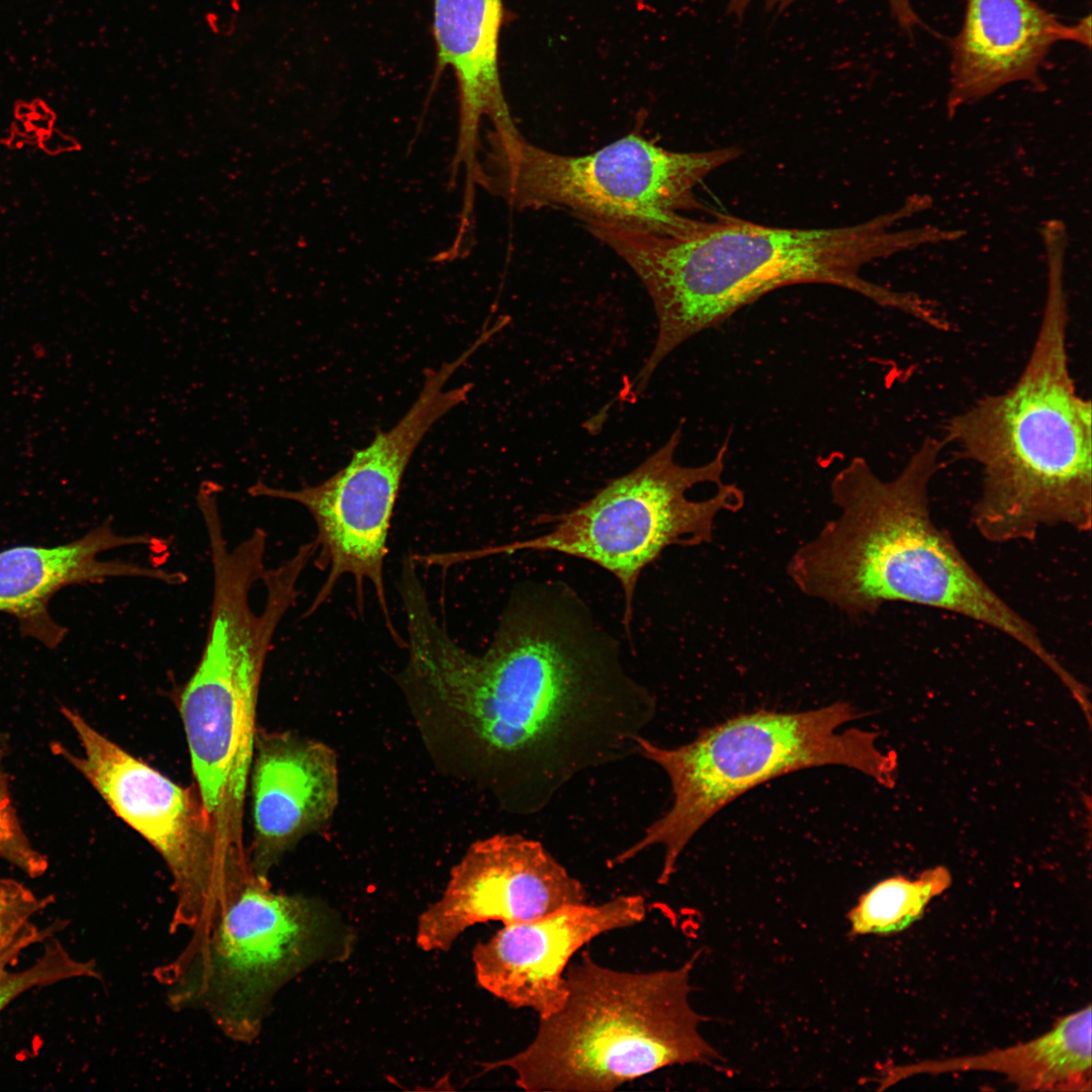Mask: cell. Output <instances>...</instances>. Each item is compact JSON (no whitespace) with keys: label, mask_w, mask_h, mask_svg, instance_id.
I'll return each mask as SVG.
<instances>
[{"label":"cell","mask_w":1092,"mask_h":1092,"mask_svg":"<svg viewBox=\"0 0 1092 1092\" xmlns=\"http://www.w3.org/2000/svg\"><path fill=\"white\" fill-rule=\"evenodd\" d=\"M402 609V682L453 714L510 812L536 813L574 777L638 752L654 697L566 583H519L479 654L453 640L427 596Z\"/></svg>","instance_id":"obj_1"},{"label":"cell","mask_w":1092,"mask_h":1092,"mask_svg":"<svg viewBox=\"0 0 1092 1092\" xmlns=\"http://www.w3.org/2000/svg\"><path fill=\"white\" fill-rule=\"evenodd\" d=\"M913 209L905 204L863 223L830 229L776 228L720 213L711 221L699 220L682 236L589 221V233L640 279L656 312L655 344L632 383L645 389L660 363L678 346L788 285L838 286L923 320L928 312L926 300L859 275L872 260L930 241L928 229L888 231Z\"/></svg>","instance_id":"obj_2"},{"label":"cell","mask_w":1092,"mask_h":1092,"mask_svg":"<svg viewBox=\"0 0 1092 1092\" xmlns=\"http://www.w3.org/2000/svg\"><path fill=\"white\" fill-rule=\"evenodd\" d=\"M943 442L927 437L895 477L853 457L830 483L839 515L793 554L788 573L808 597L850 617L893 602L943 610L989 626L1056 675L1064 666L1036 628L976 571L931 516L930 482Z\"/></svg>","instance_id":"obj_3"},{"label":"cell","mask_w":1092,"mask_h":1092,"mask_svg":"<svg viewBox=\"0 0 1092 1092\" xmlns=\"http://www.w3.org/2000/svg\"><path fill=\"white\" fill-rule=\"evenodd\" d=\"M1062 260H1050L1046 301L1015 383L954 416L945 441L977 463L982 486L971 519L995 543L1032 541L1043 528L1092 526V411L1068 354Z\"/></svg>","instance_id":"obj_4"},{"label":"cell","mask_w":1092,"mask_h":1092,"mask_svg":"<svg viewBox=\"0 0 1092 1092\" xmlns=\"http://www.w3.org/2000/svg\"><path fill=\"white\" fill-rule=\"evenodd\" d=\"M697 958L675 969L627 972L583 951L565 972L562 1006L539 1018L525 1049L484 1069H510L528 1092H611L667 1067L715 1064L721 1057L690 1002Z\"/></svg>","instance_id":"obj_5"},{"label":"cell","mask_w":1092,"mask_h":1092,"mask_svg":"<svg viewBox=\"0 0 1092 1092\" xmlns=\"http://www.w3.org/2000/svg\"><path fill=\"white\" fill-rule=\"evenodd\" d=\"M859 716L850 704L837 702L802 712L739 714L672 748L641 737L638 753L666 774L672 803L611 866L658 846L663 860L657 882L667 884L686 846L712 817L749 790L797 770L844 765L893 787L897 757L877 747L878 734L856 728L838 731Z\"/></svg>","instance_id":"obj_6"},{"label":"cell","mask_w":1092,"mask_h":1092,"mask_svg":"<svg viewBox=\"0 0 1092 1092\" xmlns=\"http://www.w3.org/2000/svg\"><path fill=\"white\" fill-rule=\"evenodd\" d=\"M212 600L200 658L178 694L196 790L224 843L243 845V814L256 740L261 677L273 637L299 595L288 574H268L264 606L251 590L261 570L241 557L212 565Z\"/></svg>","instance_id":"obj_7"},{"label":"cell","mask_w":1092,"mask_h":1092,"mask_svg":"<svg viewBox=\"0 0 1092 1092\" xmlns=\"http://www.w3.org/2000/svg\"><path fill=\"white\" fill-rule=\"evenodd\" d=\"M681 438L679 426L633 470L609 480L575 508L547 517V531L486 547L474 557L549 551L600 566L620 583L623 625L630 638L642 571L669 546L710 543L718 515L736 513L744 504L743 491L722 479L729 436L710 461L697 466L675 460Z\"/></svg>","instance_id":"obj_8"},{"label":"cell","mask_w":1092,"mask_h":1092,"mask_svg":"<svg viewBox=\"0 0 1092 1092\" xmlns=\"http://www.w3.org/2000/svg\"><path fill=\"white\" fill-rule=\"evenodd\" d=\"M740 154L736 147L675 152L632 132L570 156L534 146L522 133L492 135L484 187L518 209L564 208L582 220L682 236L699 222L684 212L705 209L698 184Z\"/></svg>","instance_id":"obj_9"},{"label":"cell","mask_w":1092,"mask_h":1092,"mask_svg":"<svg viewBox=\"0 0 1092 1092\" xmlns=\"http://www.w3.org/2000/svg\"><path fill=\"white\" fill-rule=\"evenodd\" d=\"M154 971L175 1011H202L221 1033L252 1043L277 991L309 957L313 915L306 900L272 891L250 873Z\"/></svg>","instance_id":"obj_10"},{"label":"cell","mask_w":1092,"mask_h":1092,"mask_svg":"<svg viewBox=\"0 0 1092 1092\" xmlns=\"http://www.w3.org/2000/svg\"><path fill=\"white\" fill-rule=\"evenodd\" d=\"M474 353L475 348L469 346L456 359L427 369L419 396L404 416L390 430H377L369 445L356 450L346 466L323 482L286 489L259 479L248 488L251 496L297 503L314 522V564L327 576L305 617L330 598L340 579L350 575L360 612L363 589L369 583L391 638L403 646L404 639L391 620L384 585L390 521L415 450L436 422L467 399L472 383L446 390L444 386Z\"/></svg>","instance_id":"obj_11"},{"label":"cell","mask_w":1092,"mask_h":1092,"mask_svg":"<svg viewBox=\"0 0 1092 1092\" xmlns=\"http://www.w3.org/2000/svg\"><path fill=\"white\" fill-rule=\"evenodd\" d=\"M62 713L80 741L81 755L60 744L71 762L112 811L162 856L173 879L176 903L171 931H192L225 894L253 871L250 857L222 840L197 790L177 785L134 757L66 707Z\"/></svg>","instance_id":"obj_12"},{"label":"cell","mask_w":1092,"mask_h":1092,"mask_svg":"<svg viewBox=\"0 0 1092 1092\" xmlns=\"http://www.w3.org/2000/svg\"><path fill=\"white\" fill-rule=\"evenodd\" d=\"M583 903V885L542 843L495 834L472 843L453 867L442 897L420 916L417 943L446 950L474 924L520 923Z\"/></svg>","instance_id":"obj_13"},{"label":"cell","mask_w":1092,"mask_h":1092,"mask_svg":"<svg viewBox=\"0 0 1092 1092\" xmlns=\"http://www.w3.org/2000/svg\"><path fill=\"white\" fill-rule=\"evenodd\" d=\"M640 895H622L601 904L560 908L525 922L504 925L472 952L478 984L515 1008L539 1018L556 1012L566 998L565 972L571 958L601 934L640 923L646 916Z\"/></svg>","instance_id":"obj_14"},{"label":"cell","mask_w":1092,"mask_h":1092,"mask_svg":"<svg viewBox=\"0 0 1092 1092\" xmlns=\"http://www.w3.org/2000/svg\"><path fill=\"white\" fill-rule=\"evenodd\" d=\"M251 784L254 841L250 861L267 878L280 857L333 816L339 802L335 752L292 732L256 734Z\"/></svg>","instance_id":"obj_15"},{"label":"cell","mask_w":1092,"mask_h":1092,"mask_svg":"<svg viewBox=\"0 0 1092 1092\" xmlns=\"http://www.w3.org/2000/svg\"><path fill=\"white\" fill-rule=\"evenodd\" d=\"M149 534L122 535L108 519L72 542L54 546L21 545L0 551V613L14 617L23 637L56 648L67 629L49 611L50 602L62 588L109 578L157 580L170 585L186 582L182 572L147 566L133 561L101 560L105 551L130 546H156Z\"/></svg>","instance_id":"obj_16"},{"label":"cell","mask_w":1092,"mask_h":1092,"mask_svg":"<svg viewBox=\"0 0 1092 1092\" xmlns=\"http://www.w3.org/2000/svg\"><path fill=\"white\" fill-rule=\"evenodd\" d=\"M1090 19L1066 25L1033 0H967L951 46L948 114L1012 82L1039 85V68L1056 42L1090 48Z\"/></svg>","instance_id":"obj_17"},{"label":"cell","mask_w":1092,"mask_h":1092,"mask_svg":"<svg viewBox=\"0 0 1092 1092\" xmlns=\"http://www.w3.org/2000/svg\"><path fill=\"white\" fill-rule=\"evenodd\" d=\"M503 0H433L438 64L450 68L458 90V136L452 174L462 171L464 191L483 177L480 125L488 119L494 135L520 133L507 103L498 70Z\"/></svg>","instance_id":"obj_18"},{"label":"cell","mask_w":1092,"mask_h":1092,"mask_svg":"<svg viewBox=\"0 0 1092 1092\" xmlns=\"http://www.w3.org/2000/svg\"><path fill=\"white\" fill-rule=\"evenodd\" d=\"M988 1071L1003 1074L1019 1090H1091V1006L1059 1019L1043 1034L1014 1045L943 1060L888 1066L879 1089L919 1074Z\"/></svg>","instance_id":"obj_19"},{"label":"cell","mask_w":1092,"mask_h":1092,"mask_svg":"<svg viewBox=\"0 0 1092 1092\" xmlns=\"http://www.w3.org/2000/svg\"><path fill=\"white\" fill-rule=\"evenodd\" d=\"M64 924L34 925L0 952V1013L25 992L80 978L100 979L93 962L73 957L54 937Z\"/></svg>","instance_id":"obj_20"},{"label":"cell","mask_w":1092,"mask_h":1092,"mask_svg":"<svg viewBox=\"0 0 1092 1092\" xmlns=\"http://www.w3.org/2000/svg\"><path fill=\"white\" fill-rule=\"evenodd\" d=\"M951 885L943 866L924 871L911 880L903 876L884 879L857 900L847 914L851 935H888L908 928L920 919L928 903Z\"/></svg>","instance_id":"obj_21"},{"label":"cell","mask_w":1092,"mask_h":1092,"mask_svg":"<svg viewBox=\"0 0 1092 1092\" xmlns=\"http://www.w3.org/2000/svg\"><path fill=\"white\" fill-rule=\"evenodd\" d=\"M2 755L0 749V857L30 878L40 877L47 872L49 862L47 856L31 845L19 823L7 777L1 767Z\"/></svg>","instance_id":"obj_22"},{"label":"cell","mask_w":1092,"mask_h":1092,"mask_svg":"<svg viewBox=\"0 0 1092 1092\" xmlns=\"http://www.w3.org/2000/svg\"><path fill=\"white\" fill-rule=\"evenodd\" d=\"M52 902V896L39 897L15 880L0 878V952L31 929L32 918Z\"/></svg>","instance_id":"obj_23"},{"label":"cell","mask_w":1092,"mask_h":1092,"mask_svg":"<svg viewBox=\"0 0 1092 1092\" xmlns=\"http://www.w3.org/2000/svg\"><path fill=\"white\" fill-rule=\"evenodd\" d=\"M754 0H731L729 10L735 13H742L746 7ZM768 6H777L779 8L786 7L794 0H763ZM891 11L896 18L898 24L905 30L911 31L913 28L921 25L917 13L915 12L910 0H888Z\"/></svg>","instance_id":"obj_24"}]
</instances>
